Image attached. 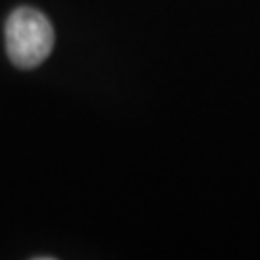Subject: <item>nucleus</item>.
Returning <instances> with one entry per match:
<instances>
[{
  "label": "nucleus",
  "instance_id": "nucleus-1",
  "mask_svg": "<svg viewBox=\"0 0 260 260\" xmlns=\"http://www.w3.org/2000/svg\"><path fill=\"white\" fill-rule=\"evenodd\" d=\"M54 47V29L35 8H18L6 21V50L14 66L29 70L48 58Z\"/></svg>",
  "mask_w": 260,
  "mask_h": 260
}]
</instances>
